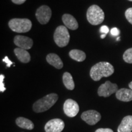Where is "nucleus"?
Masks as SVG:
<instances>
[{
	"mask_svg": "<svg viewBox=\"0 0 132 132\" xmlns=\"http://www.w3.org/2000/svg\"><path fill=\"white\" fill-rule=\"evenodd\" d=\"M114 72V67L108 62H100L93 65L90 70V77L95 81L103 77H108Z\"/></svg>",
	"mask_w": 132,
	"mask_h": 132,
	"instance_id": "f257e3e1",
	"label": "nucleus"
},
{
	"mask_svg": "<svg viewBox=\"0 0 132 132\" xmlns=\"http://www.w3.org/2000/svg\"><path fill=\"white\" fill-rule=\"evenodd\" d=\"M58 99V95L52 93L39 99L33 104L32 109L36 113H42L48 110L53 106Z\"/></svg>",
	"mask_w": 132,
	"mask_h": 132,
	"instance_id": "f03ea898",
	"label": "nucleus"
},
{
	"mask_svg": "<svg viewBox=\"0 0 132 132\" xmlns=\"http://www.w3.org/2000/svg\"><path fill=\"white\" fill-rule=\"evenodd\" d=\"M87 19L92 25H98L105 19V14L101 8L97 5H92L87 11Z\"/></svg>",
	"mask_w": 132,
	"mask_h": 132,
	"instance_id": "7ed1b4c3",
	"label": "nucleus"
},
{
	"mask_svg": "<svg viewBox=\"0 0 132 132\" xmlns=\"http://www.w3.org/2000/svg\"><path fill=\"white\" fill-rule=\"evenodd\" d=\"M11 30L18 33L27 32L32 28V22L28 19H13L9 21Z\"/></svg>",
	"mask_w": 132,
	"mask_h": 132,
	"instance_id": "20e7f679",
	"label": "nucleus"
},
{
	"mask_svg": "<svg viewBox=\"0 0 132 132\" xmlns=\"http://www.w3.org/2000/svg\"><path fill=\"white\" fill-rule=\"evenodd\" d=\"M54 40L59 47H64L68 45L70 40V34L65 26H59L54 33Z\"/></svg>",
	"mask_w": 132,
	"mask_h": 132,
	"instance_id": "39448f33",
	"label": "nucleus"
},
{
	"mask_svg": "<svg viewBox=\"0 0 132 132\" xmlns=\"http://www.w3.org/2000/svg\"><path fill=\"white\" fill-rule=\"evenodd\" d=\"M118 90V86L116 84L112 83L110 81H106L105 83L99 86L98 95L100 97H108L113 94L116 93Z\"/></svg>",
	"mask_w": 132,
	"mask_h": 132,
	"instance_id": "423d86ee",
	"label": "nucleus"
},
{
	"mask_svg": "<svg viewBox=\"0 0 132 132\" xmlns=\"http://www.w3.org/2000/svg\"><path fill=\"white\" fill-rule=\"evenodd\" d=\"M52 10L48 6H45V5L39 7L36 12V16L37 20L42 24L48 23L52 17Z\"/></svg>",
	"mask_w": 132,
	"mask_h": 132,
	"instance_id": "0eeeda50",
	"label": "nucleus"
},
{
	"mask_svg": "<svg viewBox=\"0 0 132 132\" xmlns=\"http://www.w3.org/2000/svg\"><path fill=\"white\" fill-rule=\"evenodd\" d=\"M63 110L66 116L70 117V118H74L78 113L80 107L77 102L72 99L69 98L66 100L65 102H64Z\"/></svg>",
	"mask_w": 132,
	"mask_h": 132,
	"instance_id": "6e6552de",
	"label": "nucleus"
},
{
	"mask_svg": "<svg viewBox=\"0 0 132 132\" xmlns=\"http://www.w3.org/2000/svg\"><path fill=\"white\" fill-rule=\"evenodd\" d=\"M82 120L90 125H95L101 119L100 114L95 110H88L82 113L81 116Z\"/></svg>",
	"mask_w": 132,
	"mask_h": 132,
	"instance_id": "1a4fd4ad",
	"label": "nucleus"
},
{
	"mask_svg": "<svg viewBox=\"0 0 132 132\" xmlns=\"http://www.w3.org/2000/svg\"><path fill=\"white\" fill-rule=\"evenodd\" d=\"M65 124L60 119H53L47 122L45 125L46 132H61L64 130Z\"/></svg>",
	"mask_w": 132,
	"mask_h": 132,
	"instance_id": "9d476101",
	"label": "nucleus"
},
{
	"mask_svg": "<svg viewBox=\"0 0 132 132\" xmlns=\"http://www.w3.org/2000/svg\"><path fill=\"white\" fill-rule=\"evenodd\" d=\"M14 42L19 48L26 50L31 49L33 45V40L32 39L24 36H16L14 37Z\"/></svg>",
	"mask_w": 132,
	"mask_h": 132,
	"instance_id": "9b49d317",
	"label": "nucleus"
},
{
	"mask_svg": "<svg viewBox=\"0 0 132 132\" xmlns=\"http://www.w3.org/2000/svg\"><path fill=\"white\" fill-rule=\"evenodd\" d=\"M62 21L65 26L71 30H76L78 28V23L77 20L70 14H64L62 17Z\"/></svg>",
	"mask_w": 132,
	"mask_h": 132,
	"instance_id": "f8f14e48",
	"label": "nucleus"
},
{
	"mask_svg": "<svg viewBox=\"0 0 132 132\" xmlns=\"http://www.w3.org/2000/svg\"><path fill=\"white\" fill-rule=\"evenodd\" d=\"M116 97L120 101L128 102L132 100V90L130 89L122 88L116 93Z\"/></svg>",
	"mask_w": 132,
	"mask_h": 132,
	"instance_id": "ddd939ff",
	"label": "nucleus"
},
{
	"mask_svg": "<svg viewBox=\"0 0 132 132\" xmlns=\"http://www.w3.org/2000/svg\"><path fill=\"white\" fill-rule=\"evenodd\" d=\"M132 131V116H127L122 120L118 128V132Z\"/></svg>",
	"mask_w": 132,
	"mask_h": 132,
	"instance_id": "4468645a",
	"label": "nucleus"
},
{
	"mask_svg": "<svg viewBox=\"0 0 132 132\" xmlns=\"http://www.w3.org/2000/svg\"><path fill=\"white\" fill-rule=\"evenodd\" d=\"M46 60L48 63L53 66L57 69H61L63 67V62L60 57L56 54L50 53L46 57Z\"/></svg>",
	"mask_w": 132,
	"mask_h": 132,
	"instance_id": "2eb2a0df",
	"label": "nucleus"
},
{
	"mask_svg": "<svg viewBox=\"0 0 132 132\" xmlns=\"http://www.w3.org/2000/svg\"><path fill=\"white\" fill-rule=\"evenodd\" d=\"M14 53L18 59L22 63H28L31 61V55L26 50L16 48L14 49Z\"/></svg>",
	"mask_w": 132,
	"mask_h": 132,
	"instance_id": "dca6fc26",
	"label": "nucleus"
},
{
	"mask_svg": "<svg viewBox=\"0 0 132 132\" xmlns=\"http://www.w3.org/2000/svg\"><path fill=\"white\" fill-rule=\"evenodd\" d=\"M16 124L19 127L23 129H27L31 130L34 127V123L31 120L28 119L24 118L23 117H19L16 119Z\"/></svg>",
	"mask_w": 132,
	"mask_h": 132,
	"instance_id": "f3484780",
	"label": "nucleus"
},
{
	"mask_svg": "<svg viewBox=\"0 0 132 132\" xmlns=\"http://www.w3.org/2000/svg\"><path fill=\"white\" fill-rule=\"evenodd\" d=\"M69 56L72 59L78 62H82L85 60L86 57V55L85 52L77 49L72 50L69 52Z\"/></svg>",
	"mask_w": 132,
	"mask_h": 132,
	"instance_id": "a211bd4d",
	"label": "nucleus"
},
{
	"mask_svg": "<svg viewBox=\"0 0 132 132\" xmlns=\"http://www.w3.org/2000/svg\"><path fill=\"white\" fill-rule=\"evenodd\" d=\"M62 81L64 86L67 89L73 90L75 88V82L73 81L72 76L69 72H65L62 76Z\"/></svg>",
	"mask_w": 132,
	"mask_h": 132,
	"instance_id": "6ab92c4d",
	"label": "nucleus"
},
{
	"mask_svg": "<svg viewBox=\"0 0 132 132\" xmlns=\"http://www.w3.org/2000/svg\"><path fill=\"white\" fill-rule=\"evenodd\" d=\"M123 59L125 62L132 64V48L127 50L123 54Z\"/></svg>",
	"mask_w": 132,
	"mask_h": 132,
	"instance_id": "aec40b11",
	"label": "nucleus"
},
{
	"mask_svg": "<svg viewBox=\"0 0 132 132\" xmlns=\"http://www.w3.org/2000/svg\"><path fill=\"white\" fill-rule=\"evenodd\" d=\"M125 16L128 22L132 24V7L128 8L125 12Z\"/></svg>",
	"mask_w": 132,
	"mask_h": 132,
	"instance_id": "412c9836",
	"label": "nucleus"
},
{
	"mask_svg": "<svg viewBox=\"0 0 132 132\" xmlns=\"http://www.w3.org/2000/svg\"><path fill=\"white\" fill-rule=\"evenodd\" d=\"M4 75H3V74L0 75V91H1V92H4L6 89L4 84Z\"/></svg>",
	"mask_w": 132,
	"mask_h": 132,
	"instance_id": "4be33fe9",
	"label": "nucleus"
},
{
	"mask_svg": "<svg viewBox=\"0 0 132 132\" xmlns=\"http://www.w3.org/2000/svg\"><path fill=\"white\" fill-rule=\"evenodd\" d=\"M3 61L6 64L7 67H11V65H12V64H14L13 63V62H12L11 60H10V59H9V57H8L7 56H6L4 59H3Z\"/></svg>",
	"mask_w": 132,
	"mask_h": 132,
	"instance_id": "5701e85b",
	"label": "nucleus"
},
{
	"mask_svg": "<svg viewBox=\"0 0 132 132\" xmlns=\"http://www.w3.org/2000/svg\"><path fill=\"white\" fill-rule=\"evenodd\" d=\"M100 31V32L102 33V34H107L109 32V31H110V29H109L108 26L103 25V26H101Z\"/></svg>",
	"mask_w": 132,
	"mask_h": 132,
	"instance_id": "b1692460",
	"label": "nucleus"
},
{
	"mask_svg": "<svg viewBox=\"0 0 132 132\" xmlns=\"http://www.w3.org/2000/svg\"><path fill=\"white\" fill-rule=\"evenodd\" d=\"M110 32H111V35H113L114 36H117L119 35L120 31H119V29H118L117 28H112L111 29Z\"/></svg>",
	"mask_w": 132,
	"mask_h": 132,
	"instance_id": "393cba45",
	"label": "nucleus"
},
{
	"mask_svg": "<svg viewBox=\"0 0 132 132\" xmlns=\"http://www.w3.org/2000/svg\"><path fill=\"white\" fill-rule=\"evenodd\" d=\"M95 132H114V131L113 130L111 129V128H98V129H97Z\"/></svg>",
	"mask_w": 132,
	"mask_h": 132,
	"instance_id": "a878e982",
	"label": "nucleus"
},
{
	"mask_svg": "<svg viewBox=\"0 0 132 132\" xmlns=\"http://www.w3.org/2000/svg\"><path fill=\"white\" fill-rule=\"evenodd\" d=\"M11 1H12V3H14V4H21L25 2L26 0H11Z\"/></svg>",
	"mask_w": 132,
	"mask_h": 132,
	"instance_id": "bb28decb",
	"label": "nucleus"
},
{
	"mask_svg": "<svg viewBox=\"0 0 132 132\" xmlns=\"http://www.w3.org/2000/svg\"><path fill=\"white\" fill-rule=\"evenodd\" d=\"M128 86H129L130 89L132 90V81H131L129 84H128Z\"/></svg>",
	"mask_w": 132,
	"mask_h": 132,
	"instance_id": "cd10ccee",
	"label": "nucleus"
},
{
	"mask_svg": "<svg viewBox=\"0 0 132 132\" xmlns=\"http://www.w3.org/2000/svg\"><path fill=\"white\" fill-rule=\"evenodd\" d=\"M106 34H102V35H101V36H100V37H101L102 39H104V38L106 37Z\"/></svg>",
	"mask_w": 132,
	"mask_h": 132,
	"instance_id": "c85d7f7f",
	"label": "nucleus"
},
{
	"mask_svg": "<svg viewBox=\"0 0 132 132\" xmlns=\"http://www.w3.org/2000/svg\"><path fill=\"white\" fill-rule=\"evenodd\" d=\"M119 39H120V38H119V37H118V38H117V40H119Z\"/></svg>",
	"mask_w": 132,
	"mask_h": 132,
	"instance_id": "c756f323",
	"label": "nucleus"
},
{
	"mask_svg": "<svg viewBox=\"0 0 132 132\" xmlns=\"http://www.w3.org/2000/svg\"><path fill=\"white\" fill-rule=\"evenodd\" d=\"M128 1H132V0H128Z\"/></svg>",
	"mask_w": 132,
	"mask_h": 132,
	"instance_id": "7c9ffc66",
	"label": "nucleus"
}]
</instances>
